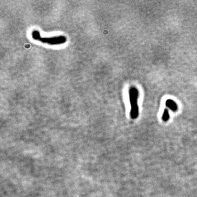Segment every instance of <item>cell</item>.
Segmentation results:
<instances>
[{"label":"cell","mask_w":197,"mask_h":197,"mask_svg":"<svg viewBox=\"0 0 197 197\" xmlns=\"http://www.w3.org/2000/svg\"><path fill=\"white\" fill-rule=\"evenodd\" d=\"M31 36L33 40L40 41L42 43H47L51 45L63 44L65 43L67 41L66 37L64 36L51 37H42L41 36L40 32L37 30H33L31 33Z\"/></svg>","instance_id":"obj_1"},{"label":"cell","mask_w":197,"mask_h":197,"mask_svg":"<svg viewBox=\"0 0 197 197\" xmlns=\"http://www.w3.org/2000/svg\"><path fill=\"white\" fill-rule=\"evenodd\" d=\"M129 100L131 105L130 117L132 119H135L139 116V107L138 105V98L139 96V91L135 87H131L129 92Z\"/></svg>","instance_id":"obj_2"},{"label":"cell","mask_w":197,"mask_h":197,"mask_svg":"<svg viewBox=\"0 0 197 197\" xmlns=\"http://www.w3.org/2000/svg\"><path fill=\"white\" fill-rule=\"evenodd\" d=\"M165 105L166 107L169 108L174 112L176 111L178 109L177 104L172 99H168L166 100L165 102Z\"/></svg>","instance_id":"obj_3"},{"label":"cell","mask_w":197,"mask_h":197,"mask_svg":"<svg viewBox=\"0 0 197 197\" xmlns=\"http://www.w3.org/2000/svg\"><path fill=\"white\" fill-rule=\"evenodd\" d=\"M169 117L170 116H169L168 110L167 109H165L163 115V116H162L163 120L164 121V122H166V121H168L169 120Z\"/></svg>","instance_id":"obj_4"}]
</instances>
